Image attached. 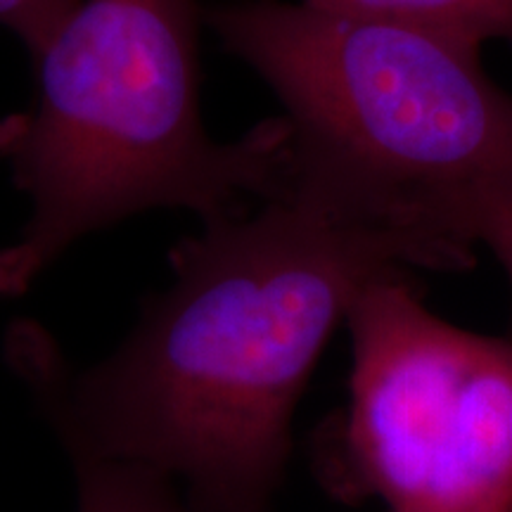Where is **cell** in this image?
<instances>
[{
	"instance_id": "6da1fadb",
	"label": "cell",
	"mask_w": 512,
	"mask_h": 512,
	"mask_svg": "<svg viewBox=\"0 0 512 512\" xmlns=\"http://www.w3.org/2000/svg\"><path fill=\"white\" fill-rule=\"evenodd\" d=\"M475 247L356 214L287 169L259 207L204 221L110 358L72 370L38 325L8 354L72 460L164 477L195 512H268L297 403L370 285L463 271Z\"/></svg>"
},
{
	"instance_id": "7a4b0ae2",
	"label": "cell",
	"mask_w": 512,
	"mask_h": 512,
	"mask_svg": "<svg viewBox=\"0 0 512 512\" xmlns=\"http://www.w3.org/2000/svg\"><path fill=\"white\" fill-rule=\"evenodd\" d=\"M197 24V0H81L34 55V105L0 124V157L31 200L0 249V294L27 292L69 247L140 211L211 221L283 185L285 117L230 143L204 128Z\"/></svg>"
},
{
	"instance_id": "3957f363",
	"label": "cell",
	"mask_w": 512,
	"mask_h": 512,
	"mask_svg": "<svg viewBox=\"0 0 512 512\" xmlns=\"http://www.w3.org/2000/svg\"><path fill=\"white\" fill-rule=\"evenodd\" d=\"M209 24L285 107L294 169L356 214L477 247L479 216L512 200V95L479 53L302 0Z\"/></svg>"
},
{
	"instance_id": "277c9868",
	"label": "cell",
	"mask_w": 512,
	"mask_h": 512,
	"mask_svg": "<svg viewBox=\"0 0 512 512\" xmlns=\"http://www.w3.org/2000/svg\"><path fill=\"white\" fill-rule=\"evenodd\" d=\"M344 456L384 512H508L512 342L448 323L408 275L377 280L347 316Z\"/></svg>"
},
{
	"instance_id": "5b68a950",
	"label": "cell",
	"mask_w": 512,
	"mask_h": 512,
	"mask_svg": "<svg viewBox=\"0 0 512 512\" xmlns=\"http://www.w3.org/2000/svg\"><path fill=\"white\" fill-rule=\"evenodd\" d=\"M311 8L420 31L479 53L484 43L512 48V0H302Z\"/></svg>"
},
{
	"instance_id": "8992f818",
	"label": "cell",
	"mask_w": 512,
	"mask_h": 512,
	"mask_svg": "<svg viewBox=\"0 0 512 512\" xmlns=\"http://www.w3.org/2000/svg\"><path fill=\"white\" fill-rule=\"evenodd\" d=\"M76 512H195L164 477L133 465L74 460Z\"/></svg>"
},
{
	"instance_id": "52a82bcc",
	"label": "cell",
	"mask_w": 512,
	"mask_h": 512,
	"mask_svg": "<svg viewBox=\"0 0 512 512\" xmlns=\"http://www.w3.org/2000/svg\"><path fill=\"white\" fill-rule=\"evenodd\" d=\"M81 0H0V27L15 34L34 57Z\"/></svg>"
},
{
	"instance_id": "ba28073f",
	"label": "cell",
	"mask_w": 512,
	"mask_h": 512,
	"mask_svg": "<svg viewBox=\"0 0 512 512\" xmlns=\"http://www.w3.org/2000/svg\"><path fill=\"white\" fill-rule=\"evenodd\" d=\"M475 242L484 245L496 256L512 285V200L498 202L479 216L475 226Z\"/></svg>"
},
{
	"instance_id": "9c48e42d",
	"label": "cell",
	"mask_w": 512,
	"mask_h": 512,
	"mask_svg": "<svg viewBox=\"0 0 512 512\" xmlns=\"http://www.w3.org/2000/svg\"><path fill=\"white\" fill-rule=\"evenodd\" d=\"M508 512H512V505H510V508H508Z\"/></svg>"
}]
</instances>
